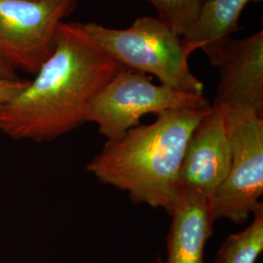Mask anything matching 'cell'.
Returning a JSON list of instances; mask_svg holds the SVG:
<instances>
[{
  "label": "cell",
  "mask_w": 263,
  "mask_h": 263,
  "mask_svg": "<svg viewBox=\"0 0 263 263\" xmlns=\"http://www.w3.org/2000/svg\"><path fill=\"white\" fill-rule=\"evenodd\" d=\"M123 66L78 23H61L55 48L33 80L0 107V131L16 141H51L86 122L92 100Z\"/></svg>",
  "instance_id": "obj_1"
},
{
  "label": "cell",
  "mask_w": 263,
  "mask_h": 263,
  "mask_svg": "<svg viewBox=\"0 0 263 263\" xmlns=\"http://www.w3.org/2000/svg\"><path fill=\"white\" fill-rule=\"evenodd\" d=\"M177 108L157 114L156 120L107 141L87 170L102 183L129 194L136 204L163 209L169 215L181 193L179 174L188 141L211 110Z\"/></svg>",
  "instance_id": "obj_2"
},
{
  "label": "cell",
  "mask_w": 263,
  "mask_h": 263,
  "mask_svg": "<svg viewBox=\"0 0 263 263\" xmlns=\"http://www.w3.org/2000/svg\"><path fill=\"white\" fill-rule=\"evenodd\" d=\"M105 55L123 67L156 76L161 84L189 94L204 95V84L190 69L182 37L157 17H140L128 28L78 23Z\"/></svg>",
  "instance_id": "obj_3"
},
{
  "label": "cell",
  "mask_w": 263,
  "mask_h": 263,
  "mask_svg": "<svg viewBox=\"0 0 263 263\" xmlns=\"http://www.w3.org/2000/svg\"><path fill=\"white\" fill-rule=\"evenodd\" d=\"M230 141L231 158L223 182L210 199L216 221L242 224L263 206V113L245 107H220Z\"/></svg>",
  "instance_id": "obj_4"
},
{
  "label": "cell",
  "mask_w": 263,
  "mask_h": 263,
  "mask_svg": "<svg viewBox=\"0 0 263 263\" xmlns=\"http://www.w3.org/2000/svg\"><path fill=\"white\" fill-rule=\"evenodd\" d=\"M210 105L204 95L154 84L146 74L122 67L92 100L86 122L97 124L102 136L107 141H115L139 126L141 118L147 114Z\"/></svg>",
  "instance_id": "obj_5"
},
{
  "label": "cell",
  "mask_w": 263,
  "mask_h": 263,
  "mask_svg": "<svg viewBox=\"0 0 263 263\" xmlns=\"http://www.w3.org/2000/svg\"><path fill=\"white\" fill-rule=\"evenodd\" d=\"M76 0H0V60L35 74L54 51L57 29Z\"/></svg>",
  "instance_id": "obj_6"
},
{
  "label": "cell",
  "mask_w": 263,
  "mask_h": 263,
  "mask_svg": "<svg viewBox=\"0 0 263 263\" xmlns=\"http://www.w3.org/2000/svg\"><path fill=\"white\" fill-rule=\"evenodd\" d=\"M231 158L230 141L220 107L212 106L189 139L181 163V191L210 199L223 182Z\"/></svg>",
  "instance_id": "obj_7"
},
{
  "label": "cell",
  "mask_w": 263,
  "mask_h": 263,
  "mask_svg": "<svg viewBox=\"0 0 263 263\" xmlns=\"http://www.w3.org/2000/svg\"><path fill=\"white\" fill-rule=\"evenodd\" d=\"M211 64L219 68L212 106L245 107L263 113L262 30L243 39H228Z\"/></svg>",
  "instance_id": "obj_8"
},
{
  "label": "cell",
  "mask_w": 263,
  "mask_h": 263,
  "mask_svg": "<svg viewBox=\"0 0 263 263\" xmlns=\"http://www.w3.org/2000/svg\"><path fill=\"white\" fill-rule=\"evenodd\" d=\"M168 235V262L205 263L204 251L214 233V219L207 198L181 191L173 210Z\"/></svg>",
  "instance_id": "obj_9"
},
{
  "label": "cell",
  "mask_w": 263,
  "mask_h": 263,
  "mask_svg": "<svg viewBox=\"0 0 263 263\" xmlns=\"http://www.w3.org/2000/svg\"><path fill=\"white\" fill-rule=\"evenodd\" d=\"M261 0H204L197 18L181 36L188 53L202 50L210 62L231 34L239 29V19L250 2Z\"/></svg>",
  "instance_id": "obj_10"
},
{
  "label": "cell",
  "mask_w": 263,
  "mask_h": 263,
  "mask_svg": "<svg viewBox=\"0 0 263 263\" xmlns=\"http://www.w3.org/2000/svg\"><path fill=\"white\" fill-rule=\"evenodd\" d=\"M263 251V206L253 213V221L241 232L228 236L216 263H255Z\"/></svg>",
  "instance_id": "obj_11"
},
{
  "label": "cell",
  "mask_w": 263,
  "mask_h": 263,
  "mask_svg": "<svg viewBox=\"0 0 263 263\" xmlns=\"http://www.w3.org/2000/svg\"><path fill=\"white\" fill-rule=\"evenodd\" d=\"M158 13V18L180 36L193 26L204 0H147Z\"/></svg>",
  "instance_id": "obj_12"
},
{
  "label": "cell",
  "mask_w": 263,
  "mask_h": 263,
  "mask_svg": "<svg viewBox=\"0 0 263 263\" xmlns=\"http://www.w3.org/2000/svg\"><path fill=\"white\" fill-rule=\"evenodd\" d=\"M28 84V80L0 77V107L8 104Z\"/></svg>",
  "instance_id": "obj_13"
},
{
  "label": "cell",
  "mask_w": 263,
  "mask_h": 263,
  "mask_svg": "<svg viewBox=\"0 0 263 263\" xmlns=\"http://www.w3.org/2000/svg\"><path fill=\"white\" fill-rule=\"evenodd\" d=\"M0 77H2V78H10V79L18 78V76L16 74V71L14 69H12L9 66H7L1 60H0Z\"/></svg>",
  "instance_id": "obj_14"
}]
</instances>
